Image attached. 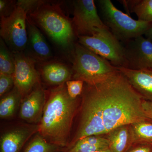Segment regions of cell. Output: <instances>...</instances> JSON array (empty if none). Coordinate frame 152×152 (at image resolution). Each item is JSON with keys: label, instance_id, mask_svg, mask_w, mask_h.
<instances>
[{"label": "cell", "instance_id": "18", "mask_svg": "<svg viewBox=\"0 0 152 152\" xmlns=\"http://www.w3.org/2000/svg\"><path fill=\"white\" fill-rule=\"evenodd\" d=\"M4 96L0 102V117L1 119L9 118L13 115L23 97L15 86Z\"/></svg>", "mask_w": 152, "mask_h": 152}, {"label": "cell", "instance_id": "24", "mask_svg": "<svg viewBox=\"0 0 152 152\" xmlns=\"http://www.w3.org/2000/svg\"><path fill=\"white\" fill-rule=\"evenodd\" d=\"M14 84L12 75L0 73V96L1 97L8 93Z\"/></svg>", "mask_w": 152, "mask_h": 152}, {"label": "cell", "instance_id": "1", "mask_svg": "<svg viewBox=\"0 0 152 152\" xmlns=\"http://www.w3.org/2000/svg\"><path fill=\"white\" fill-rule=\"evenodd\" d=\"M143 99L119 70L94 83H85L78 126L69 148L85 137L107 134L120 126L148 119Z\"/></svg>", "mask_w": 152, "mask_h": 152}, {"label": "cell", "instance_id": "15", "mask_svg": "<svg viewBox=\"0 0 152 152\" xmlns=\"http://www.w3.org/2000/svg\"><path fill=\"white\" fill-rule=\"evenodd\" d=\"M28 39L30 48L38 60L44 61L51 57V52L42 34L31 20L27 19Z\"/></svg>", "mask_w": 152, "mask_h": 152}, {"label": "cell", "instance_id": "20", "mask_svg": "<svg viewBox=\"0 0 152 152\" xmlns=\"http://www.w3.org/2000/svg\"><path fill=\"white\" fill-rule=\"evenodd\" d=\"M126 5L134 13L138 20L152 23V0L126 1Z\"/></svg>", "mask_w": 152, "mask_h": 152}, {"label": "cell", "instance_id": "23", "mask_svg": "<svg viewBox=\"0 0 152 152\" xmlns=\"http://www.w3.org/2000/svg\"><path fill=\"white\" fill-rule=\"evenodd\" d=\"M84 82L80 80L68 81L66 83L69 96L72 99H76L83 93Z\"/></svg>", "mask_w": 152, "mask_h": 152}, {"label": "cell", "instance_id": "12", "mask_svg": "<svg viewBox=\"0 0 152 152\" xmlns=\"http://www.w3.org/2000/svg\"><path fill=\"white\" fill-rule=\"evenodd\" d=\"M117 68L144 100L152 102V69L134 70L123 67Z\"/></svg>", "mask_w": 152, "mask_h": 152}, {"label": "cell", "instance_id": "19", "mask_svg": "<svg viewBox=\"0 0 152 152\" xmlns=\"http://www.w3.org/2000/svg\"><path fill=\"white\" fill-rule=\"evenodd\" d=\"M131 125L134 134V145H152V120L146 119Z\"/></svg>", "mask_w": 152, "mask_h": 152}, {"label": "cell", "instance_id": "10", "mask_svg": "<svg viewBox=\"0 0 152 152\" xmlns=\"http://www.w3.org/2000/svg\"><path fill=\"white\" fill-rule=\"evenodd\" d=\"M15 68L12 75L15 86L22 97L28 95L38 83L39 77L32 59L23 53H14Z\"/></svg>", "mask_w": 152, "mask_h": 152}, {"label": "cell", "instance_id": "14", "mask_svg": "<svg viewBox=\"0 0 152 152\" xmlns=\"http://www.w3.org/2000/svg\"><path fill=\"white\" fill-rule=\"evenodd\" d=\"M106 135L109 142V149L112 152H127L134 145L131 124L120 126Z\"/></svg>", "mask_w": 152, "mask_h": 152}, {"label": "cell", "instance_id": "4", "mask_svg": "<svg viewBox=\"0 0 152 152\" xmlns=\"http://www.w3.org/2000/svg\"><path fill=\"white\" fill-rule=\"evenodd\" d=\"M98 3L104 24L120 41L144 36L152 26V23L134 20L117 8L111 0H99Z\"/></svg>", "mask_w": 152, "mask_h": 152}, {"label": "cell", "instance_id": "3", "mask_svg": "<svg viewBox=\"0 0 152 152\" xmlns=\"http://www.w3.org/2000/svg\"><path fill=\"white\" fill-rule=\"evenodd\" d=\"M30 14L33 21L56 43L66 47L73 41L75 31L73 26L59 6L46 4L43 2Z\"/></svg>", "mask_w": 152, "mask_h": 152}, {"label": "cell", "instance_id": "29", "mask_svg": "<svg viewBox=\"0 0 152 152\" xmlns=\"http://www.w3.org/2000/svg\"><path fill=\"white\" fill-rule=\"evenodd\" d=\"M95 152H112L111 150L110 149H107L106 150H104V151H96Z\"/></svg>", "mask_w": 152, "mask_h": 152}, {"label": "cell", "instance_id": "11", "mask_svg": "<svg viewBox=\"0 0 152 152\" xmlns=\"http://www.w3.org/2000/svg\"><path fill=\"white\" fill-rule=\"evenodd\" d=\"M45 94L40 86L34 88L22 102L20 117L28 123L40 121L46 104Z\"/></svg>", "mask_w": 152, "mask_h": 152}, {"label": "cell", "instance_id": "5", "mask_svg": "<svg viewBox=\"0 0 152 152\" xmlns=\"http://www.w3.org/2000/svg\"><path fill=\"white\" fill-rule=\"evenodd\" d=\"M73 70L75 80L87 84L99 81L118 71L109 61L80 44L75 46Z\"/></svg>", "mask_w": 152, "mask_h": 152}, {"label": "cell", "instance_id": "22", "mask_svg": "<svg viewBox=\"0 0 152 152\" xmlns=\"http://www.w3.org/2000/svg\"><path fill=\"white\" fill-rule=\"evenodd\" d=\"M61 148L47 141L38 134L31 141L23 152H60Z\"/></svg>", "mask_w": 152, "mask_h": 152}, {"label": "cell", "instance_id": "8", "mask_svg": "<svg viewBox=\"0 0 152 152\" xmlns=\"http://www.w3.org/2000/svg\"><path fill=\"white\" fill-rule=\"evenodd\" d=\"M73 15V26L78 37L93 36L97 29L107 28L99 16L94 0L75 1Z\"/></svg>", "mask_w": 152, "mask_h": 152}, {"label": "cell", "instance_id": "28", "mask_svg": "<svg viewBox=\"0 0 152 152\" xmlns=\"http://www.w3.org/2000/svg\"><path fill=\"white\" fill-rule=\"evenodd\" d=\"M144 36H145V37L152 42V26L147 30Z\"/></svg>", "mask_w": 152, "mask_h": 152}, {"label": "cell", "instance_id": "21", "mask_svg": "<svg viewBox=\"0 0 152 152\" xmlns=\"http://www.w3.org/2000/svg\"><path fill=\"white\" fill-rule=\"evenodd\" d=\"M2 39H1L0 46V73L12 75L15 68V57L13 53L6 46Z\"/></svg>", "mask_w": 152, "mask_h": 152}, {"label": "cell", "instance_id": "27", "mask_svg": "<svg viewBox=\"0 0 152 152\" xmlns=\"http://www.w3.org/2000/svg\"><path fill=\"white\" fill-rule=\"evenodd\" d=\"M142 108L147 118L152 120V102L143 99Z\"/></svg>", "mask_w": 152, "mask_h": 152}, {"label": "cell", "instance_id": "2", "mask_svg": "<svg viewBox=\"0 0 152 152\" xmlns=\"http://www.w3.org/2000/svg\"><path fill=\"white\" fill-rule=\"evenodd\" d=\"M77 107V99L69 96L65 83L52 90L39 125V134L50 143L62 148L67 146Z\"/></svg>", "mask_w": 152, "mask_h": 152}, {"label": "cell", "instance_id": "17", "mask_svg": "<svg viewBox=\"0 0 152 152\" xmlns=\"http://www.w3.org/2000/svg\"><path fill=\"white\" fill-rule=\"evenodd\" d=\"M109 149L108 140L101 136H90L80 139L67 152H95Z\"/></svg>", "mask_w": 152, "mask_h": 152}, {"label": "cell", "instance_id": "13", "mask_svg": "<svg viewBox=\"0 0 152 152\" xmlns=\"http://www.w3.org/2000/svg\"><path fill=\"white\" fill-rule=\"evenodd\" d=\"M38 131L39 125H34L7 132L1 138V152H19L30 137Z\"/></svg>", "mask_w": 152, "mask_h": 152}, {"label": "cell", "instance_id": "7", "mask_svg": "<svg viewBox=\"0 0 152 152\" xmlns=\"http://www.w3.org/2000/svg\"><path fill=\"white\" fill-rule=\"evenodd\" d=\"M27 11L18 3L8 16H1L0 35L13 53H23L28 43Z\"/></svg>", "mask_w": 152, "mask_h": 152}, {"label": "cell", "instance_id": "6", "mask_svg": "<svg viewBox=\"0 0 152 152\" xmlns=\"http://www.w3.org/2000/svg\"><path fill=\"white\" fill-rule=\"evenodd\" d=\"M78 38L79 44L115 66L126 67L125 47L108 28L97 29L93 36H80Z\"/></svg>", "mask_w": 152, "mask_h": 152}, {"label": "cell", "instance_id": "9", "mask_svg": "<svg viewBox=\"0 0 152 152\" xmlns=\"http://www.w3.org/2000/svg\"><path fill=\"white\" fill-rule=\"evenodd\" d=\"M126 67L134 70L152 69V42L143 36L127 42Z\"/></svg>", "mask_w": 152, "mask_h": 152}, {"label": "cell", "instance_id": "25", "mask_svg": "<svg viewBox=\"0 0 152 152\" xmlns=\"http://www.w3.org/2000/svg\"><path fill=\"white\" fill-rule=\"evenodd\" d=\"M12 1H0V12L1 16H8L13 10L14 7H12ZM15 7V6H14Z\"/></svg>", "mask_w": 152, "mask_h": 152}, {"label": "cell", "instance_id": "26", "mask_svg": "<svg viewBox=\"0 0 152 152\" xmlns=\"http://www.w3.org/2000/svg\"><path fill=\"white\" fill-rule=\"evenodd\" d=\"M127 152H152V145L135 144L133 145Z\"/></svg>", "mask_w": 152, "mask_h": 152}, {"label": "cell", "instance_id": "16", "mask_svg": "<svg viewBox=\"0 0 152 152\" xmlns=\"http://www.w3.org/2000/svg\"><path fill=\"white\" fill-rule=\"evenodd\" d=\"M44 78L52 85L60 86L69 80L72 72L67 66L58 63H50L42 69Z\"/></svg>", "mask_w": 152, "mask_h": 152}]
</instances>
